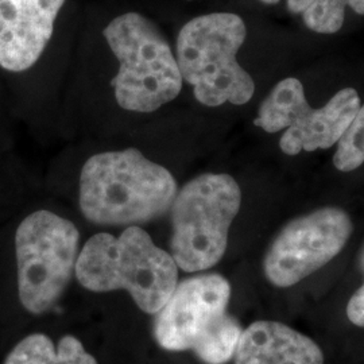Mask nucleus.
<instances>
[{"instance_id":"nucleus-1","label":"nucleus","mask_w":364,"mask_h":364,"mask_svg":"<svg viewBox=\"0 0 364 364\" xmlns=\"http://www.w3.org/2000/svg\"><path fill=\"white\" fill-rule=\"evenodd\" d=\"M177 183L169 170L136 149L91 156L80 176V208L100 225H135L169 210Z\"/></svg>"},{"instance_id":"nucleus-2","label":"nucleus","mask_w":364,"mask_h":364,"mask_svg":"<svg viewBox=\"0 0 364 364\" xmlns=\"http://www.w3.org/2000/svg\"><path fill=\"white\" fill-rule=\"evenodd\" d=\"M75 273L91 291L127 290L139 309L150 314L164 308L178 284V266L171 254L136 225L117 237L92 236L78 255Z\"/></svg>"},{"instance_id":"nucleus-3","label":"nucleus","mask_w":364,"mask_h":364,"mask_svg":"<svg viewBox=\"0 0 364 364\" xmlns=\"http://www.w3.org/2000/svg\"><path fill=\"white\" fill-rule=\"evenodd\" d=\"M230 297L231 285L220 274L183 279L156 313V343L168 351H193L204 363H227L243 332L227 313Z\"/></svg>"},{"instance_id":"nucleus-4","label":"nucleus","mask_w":364,"mask_h":364,"mask_svg":"<svg viewBox=\"0 0 364 364\" xmlns=\"http://www.w3.org/2000/svg\"><path fill=\"white\" fill-rule=\"evenodd\" d=\"M246 36V25L236 14H208L182 27L177 63L182 80L193 87L201 105H242L251 100L255 82L236 58Z\"/></svg>"},{"instance_id":"nucleus-5","label":"nucleus","mask_w":364,"mask_h":364,"mask_svg":"<svg viewBox=\"0 0 364 364\" xmlns=\"http://www.w3.org/2000/svg\"><path fill=\"white\" fill-rule=\"evenodd\" d=\"M105 37L120 64L112 87L122 108L153 112L180 95L183 80L177 58L150 19L123 14L105 27Z\"/></svg>"},{"instance_id":"nucleus-6","label":"nucleus","mask_w":364,"mask_h":364,"mask_svg":"<svg viewBox=\"0 0 364 364\" xmlns=\"http://www.w3.org/2000/svg\"><path fill=\"white\" fill-rule=\"evenodd\" d=\"M242 192L228 174H201L182 186L171 204V257L186 273L220 262Z\"/></svg>"},{"instance_id":"nucleus-7","label":"nucleus","mask_w":364,"mask_h":364,"mask_svg":"<svg viewBox=\"0 0 364 364\" xmlns=\"http://www.w3.org/2000/svg\"><path fill=\"white\" fill-rule=\"evenodd\" d=\"M77 228L49 210H37L15 234L18 290L33 314L49 311L64 293L78 258Z\"/></svg>"},{"instance_id":"nucleus-8","label":"nucleus","mask_w":364,"mask_h":364,"mask_svg":"<svg viewBox=\"0 0 364 364\" xmlns=\"http://www.w3.org/2000/svg\"><path fill=\"white\" fill-rule=\"evenodd\" d=\"M362 105L358 92L344 88L321 108L308 103L302 82L294 77L279 81L260 105L255 126L266 132L287 130L279 147L287 156L326 150L338 144Z\"/></svg>"},{"instance_id":"nucleus-9","label":"nucleus","mask_w":364,"mask_h":364,"mask_svg":"<svg viewBox=\"0 0 364 364\" xmlns=\"http://www.w3.org/2000/svg\"><path fill=\"white\" fill-rule=\"evenodd\" d=\"M353 225L343 209H317L287 223L266 252L263 270L277 287H290L324 267L347 245Z\"/></svg>"},{"instance_id":"nucleus-10","label":"nucleus","mask_w":364,"mask_h":364,"mask_svg":"<svg viewBox=\"0 0 364 364\" xmlns=\"http://www.w3.org/2000/svg\"><path fill=\"white\" fill-rule=\"evenodd\" d=\"M65 0H0V66L23 72L38 61L52 38Z\"/></svg>"},{"instance_id":"nucleus-11","label":"nucleus","mask_w":364,"mask_h":364,"mask_svg":"<svg viewBox=\"0 0 364 364\" xmlns=\"http://www.w3.org/2000/svg\"><path fill=\"white\" fill-rule=\"evenodd\" d=\"M235 364H324L312 338L277 321H257L242 332Z\"/></svg>"},{"instance_id":"nucleus-12","label":"nucleus","mask_w":364,"mask_h":364,"mask_svg":"<svg viewBox=\"0 0 364 364\" xmlns=\"http://www.w3.org/2000/svg\"><path fill=\"white\" fill-rule=\"evenodd\" d=\"M4 364H97V362L75 336L66 335L55 348L52 338L43 333H34L14 347Z\"/></svg>"},{"instance_id":"nucleus-13","label":"nucleus","mask_w":364,"mask_h":364,"mask_svg":"<svg viewBox=\"0 0 364 364\" xmlns=\"http://www.w3.org/2000/svg\"><path fill=\"white\" fill-rule=\"evenodd\" d=\"M290 13L301 14L308 28L318 34H335L344 23L346 9L364 15V0H287Z\"/></svg>"},{"instance_id":"nucleus-14","label":"nucleus","mask_w":364,"mask_h":364,"mask_svg":"<svg viewBox=\"0 0 364 364\" xmlns=\"http://www.w3.org/2000/svg\"><path fill=\"white\" fill-rule=\"evenodd\" d=\"M333 165L340 171H352L364 164V105L338 139Z\"/></svg>"},{"instance_id":"nucleus-15","label":"nucleus","mask_w":364,"mask_h":364,"mask_svg":"<svg viewBox=\"0 0 364 364\" xmlns=\"http://www.w3.org/2000/svg\"><path fill=\"white\" fill-rule=\"evenodd\" d=\"M362 266L364 270V250L362 254ZM347 316L352 324L364 326V284L350 299L347 306Z\"/></svg>"},{"instance_id":"nucleus-16","label":"nucleus","mask_w":364,"mask_h":364,"mask_svg":"<svg viewBox=\"0 0 364 364\" xmlns=\"http://www.w3.org/2000/svg\"><path fill=\"white\" fill-rule=\"evenodd\" d=\"M260 1L264 4H277L279 0H260Z\"/></svg>"}]
</instances>
